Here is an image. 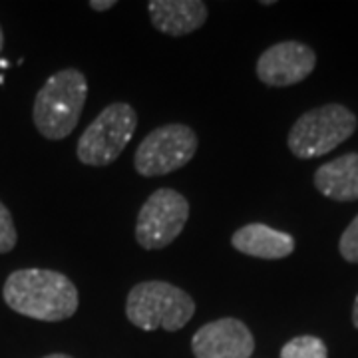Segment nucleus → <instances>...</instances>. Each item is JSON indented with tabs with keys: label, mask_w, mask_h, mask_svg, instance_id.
<instances>
[{
	"label": "nucleus",
	"mask_w": 358,
	"mask_h": 358,
	"mask_svg": "<svg viewBox=\"0 0 358 358\" xmlns=\"http://www.w3.org/2000/svg\"><path fill=\"white\" fill-rule=\"evenodd\" d=\"M352 322H355V327L358 329V296L357 301H355V308H352Z\"/></svg>",
	"instance_id": "nucleus-17"
},
{
	"label": "nucleus",
	"mask_w": 358,
	"mask_h": 358,
	"mask_svg": "<svg viewBox=\"0 0 358 358\" xmlns=\"http://www.w3.org/2000/svg\"><path fill=\"white\" fill-rule=\"evenodd\" d=\"M317 56L307 44L287 40L271 46L257 60V78L271 88H285L303 82L315 70Z\"/></svg>",
	"instance_id": "nucleus-8"
},
{
	"label": "nucleus",
	"mask_w": 358,
	"mask_h": 358,
	"mask_svg": "<svg viewBox=\"0 0 358 358\" xmlns=\"http://www.w3.org/2000/svg\"><path fill=\"white\" fill-rule=\"evenodd\" d=\"M231 245L239 253L257 259H285L294 251V239L289 233L263 223H249L235 231Z\"/></svg>",
	"instance_id": "nucleus-11"
},
{
	"label": "nucleus",
	"mask_w": 358,
	"mask_h": 358,
	"mask_svg": "<svg viewBox=\"0 0 358 358\" xmlns=\"http://www.w3.org/2000/svg\"><path fill=\"white\" fill-rule=\"evenodd\" d=\"M18 241V233L14 227V219L6 205L0 201V253H10Z\"/></svg>",
	"instance_id": "nucleus-14"
},
{
	"label": "nucleus",
	"mask_w": 358,
	"mask_h": 358,
	"mask_svg": "<svg viewBox=\"0 0 358 358\" xmlns=\"http://www.w3.org/2000/svg\"><path fill=\"white\" fill-rule=\"evenodd\" d=\"M148 10L155 30L167 36L192 34L207 20V6L201 0H154Z\"/></svg>",
	"instance_id": "nucleus-10"
},
{
	"label": "nucleus",
	"mask_w": 358,
	"mask_h": 358,
	"mask_svg": "<svg viewBox=\"0 0 358 358\" xmlns=\"http://www.w3.org/2000/svg\"><path fill=\"white\" fill-rule=\"evenodd\" d=\"M357 129V115L341 103H327L303 114L289 131V150L301 159L333 152Z\"/></svg>",
	"instance_id": "nucleus-4"
},
{
	"label": "nucleus",
	"mask_w": 358,
	"mask_h": 358,
	"mask_svg": "<svg viewBox=\"0 0 358 358\" xmlns=\"http://www.w3.org/2000/svg\"><path fill=\"white\" fill-rule=\"evenodd\" d=\"M44 358H72L70 355H62V352H56V355H48V357Z\"/></svg>",
	"instance_id": "nucleus-18"
},
{
	"label": "nucleus",
	"mask_w": 358,
	"mask_h": 358,
	"mask_svg": "<svg viewBox=\"0 0 358 358\" xmlns=\"http://www.w3.org/2000/svg\"><path fill=\"white\" fill-rule=\"evenodd\" d=\"M115 0H92L90 2V8H94V10H98V13H103V10H110V8H114Z\"/></svg>",
	"instance_id": "nucleus-16"
},
{
	"label": "nucleus",
	"mask_w": 358,
	"mask_h": 358,
	"mask_svg": "<svg viewBox=\"0 0 358 358\" xmlns=\"http://www.w3.org/2000/svg\"><path fill=\"white\" fill-rule=\"evenodd\" d=\"M338 251L348 263H358V215L352 219V223L343 233Z\"/></svg>",
	"instance_id": "nucleus-15"
},
{
	"label": "nucleus",
	"mask_w": 358,
	"mask_h": 358,
	"mask_svg": "<svg viewBox=\"0 0 358 358\" xmlns=\"http://www.w3.org/2000/svg\"><path fill=\"white\" fill-rule=\"evenodd\" d=\"M136 126L138 115L129 103H110L80 136L76 145L78 159L92 167L114 164L134 138Z\"/></svg>",
	"instance_id": "nucleus-5"
},
{
	"label": "nucleus",
	"mask_w": 358,
	"mask_h": 358,
	"mask_svg": "<svg viewBox=\"0 0 358 358\" xmlns=\"http://www.w3.org/2000/svg\"><path fill=\"white\" fill-rule=\"evenodd\" d=\"M281 358H329V350L317 336H296L282 346Z\"/></svg>",
	"instance_id": "nucleus-13"
},
{
	"label": "nucleus",
	"mask_w": 358,
	"mask_h": 358,
	"mask_svg": "<svg viewBox=\"0 0 358 358\" xmlns=\"http://www.w3.org/2000/svg\"><path fill=\"white\" fill-rule=\"evenodd\" d=\"M195 152V131L185 124H167L143 138L134 155V166L143 178H159L187 166Z\"/></svg>",
	"instance_id": "nucleus-6"
},
{
	"label": "nucleus",
	"mask_w": 358,
	"mask_h": 358,
	"mask_svg": "<svg viewBox=\"0 0 358 358\" xmlns=\"http://www.w3.org/2000/svg\"><path fill=\"white\" fill-rule=\"evenodd\" d=\"M126 315L141 331L164 329L176 333L195 315V301L183 289L166 281L138 282L128 294Z\"/></svg>",
	"instance_id": "nucleus-3"
},
{
	"label": "nucleus",
	"mask_w": 358,
	"mask_h": 358,
	"mask_svg": "<svg viewBox=\"0 0 358 358\" xmlns=\"http://www.w3.org/2000/svg\"><path fill=\"white\" fill-rule=\"evenodd\" d=\"M4 303L14 313L44 322L74 317L80 299L74 282L50 268H20L4 282Z\"/></svg>",
	"instance_id": "nucleus-1"
},
{
	"label": "nucleus",
	"mask_w": 358,
	"mask_h": 358,
	"mask_svg": "<svg viewBox=\"0 0 358 358\" xmlns=\"http://www.w3.org/2000/svg\"><path fill=\"white\" fill-rule=\"evenodd\" d=\"M88 98L86 76L76 68H64L46 80L34 100L32 120L46 140H64L76 129Z\"/></svg>",
	"instance_id": "nucleus-2"
},
{
	"label": "nucleus",
	"mask_w": 358,
	"mask_h": 358,
	"mask_svg": "<svg viewBox=\"0 0 358 358\" xmlns=\"http://www.w3.org/2000/svg\"><path fill=\"white\" fill-rule=\"evenodd\" d=\"M195 358H249L255 350V338L243 320L225 317L203 324L193 334Z\"/></svg>",
	"instance_id": "nucleus-9"
},
{
	"label": "nucleus",
	"mask_w": 358,
	"mask_h": 358,
	"mask_svg": "<svg viewBox=\"0 0 358 358\" xmlns=\"http://www.w3.org/2000/svg\"><path fill=\"white\" fill-rule=\"evenodd\" d=\"M189 219V203L176 189L162 187L141 205L136 239L143 249H164L173 243Z\"/></svg>",
	"instance_id": "nucleus-7"
},
{
	"label": "nucleus",
	"mask_w": 358,
	"mask_h": 358,
	"mask_svg": "<svg viewBox=\"0 0 358 358\" xmlns=\"http://www.w3.org/2000/svg\"><path fill=\"white\" fill-rule=\"evenodd\" d=\"M315 187L334 201L358 199V154H346L324 164L315 173Z\"/></svg>",
	"instance_id": "nucleus-12"
},
{
	"label": "nucleus",
	"mask_w": 358,
	"mask_h": 358,
	"mask_svg": "<svg viewBox=\"0 0 358 358\" xmlns=\"http://www.w3.org/2000/svg\"><path fill=\"white\" fill-rule=\"evenodd\" d=\"M4 48V34H2V28H0V52Z\"/></svg>",
	"instance_id": "nucleus-19"
}]
</instances>
